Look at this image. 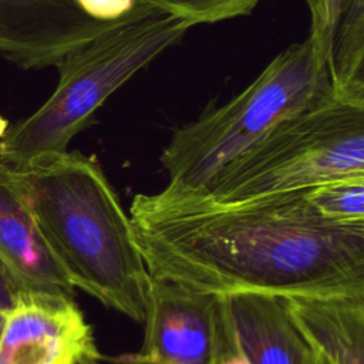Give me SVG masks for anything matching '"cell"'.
<instances>
[{"mask_svg": "<svg viewBox=\"0 0 364 364\" xmlns=\"http://www.w3.org/2000/svg\"><path fill=\"white\" fill-rule=\"evenodd\" d=\"M152 277L220 296H364V223L320 218L306 189L229 205L129 206Z\"/></svg>", "mask_w": 364, "mask_h": 364, "instance_id": "6da1fadb", "label": "cell"}, {"mask_svg": "<svg viewBox=\"0 0 364 364\" xmlns=\"http://www.w3.org/2000/svg\"><path fill=\"white\" fill-rule=\"evenodd\" d=\"M0 176L21 196L74 287L142 323L151 274L98 161L67 151L27 166L0 162Z\"/></svg>", "mask_w": 364, "mask_h": 364, "instance_id": "7a4b0ae2", "label": "cell"}, {"mask_svg": "<svg viewBox=\"0 0 364 364\" xmlns=\"http://www.w3.org/2000/svg\"><path fill=\"white\" fill-rule=\"evenodd\" d=\"M191 27L139 0L128 16L57 63L54 92L31 115L0 131V162L27 166L67 152L98 108Z\"/></svg>", "mask_w": 364, "mask_h": 364, "instance_id": "3957f363", "label": "cell"}, {"mask_svg": "<svg viewBox=\"0 0 364 364\" xmlns=\"http://www.w3.org/2000/svg\"><path fill=\"white\" fill-rule=\"evenodd\" d=\"M327 92L326 64L307 34L279 53L237 95L173 131L159 156L168 183L151 196L178 200L200 193L280 121Z\"/></svg>", "mask_w": 364, "mask_h": 364, "instance_id": "277c9868", "label": "cell"}, {"mask_svg": "<svg viewBox=\"0 0 364 364\" xmlns=\"http://www.w3.org/2000/svg\"><path fill=\"white\" fill-rule=\"evenodd\" d=\"M364 175V102L331 92L289 115L220 169L198 195L154 205H229Z\"/></svg>", "mask_w": 364, "mask_h": 364, "instance_id": "5b68a950", "label": "cell"}, {"mask_svg": "<svg viewBox=\"0 0 364 364\" xmlns=\"http://www.w3.org/2000/svg\"><path fill=\"white\" fill-rule=\"evenodd\" d=\"M144 341L118 364H218L240 351L228 296L149 277Z\"/></svg>", "mask_w": 364, "mask_h": 364, "instance_id": "8992f818", "label": "cell"}, {"mask_svg": "<svg viewBox=\"0 0 364 364\" xmlns=\"http://www.w3.org/2000/svg\"><path fill=\"white\" fill-rule=\"evenodd\" d=\"M92 327L71 294L17 290L3 311L0 364H100Z\"/></svg>", "mask_w": 364, "mask_h": 364, "instance_id": "52a82bcc", "label": "cell"}, {"mask_svg": "<svg viewBox=\"0 0 364 364\" xmlns=\"http://www.w3.org/2000/svg\"><path fill=\"white\" fill-rule=\"evenodd\" d=\"M115 23L91 18L74 0H0V55L24 70L57 65Z\"/></svg>", "mask_w": 364, "mask_h": 364, "instance_id": "ba28073f", "label": "cell"}, {"mask_svg": "<svg viewBox=\"0 0 364 364\" xmlns=\"http://www.w3.org/2000/svg\"><path fill=\"white\" fill-rule=\"evenodd\" d=\"M0 266L17 290L61 291L74 284L21 196L0 176Z\"/></svg>", "mask_w": 364, "mask_h": 364, "instance_id": "9c48e42d", "label": "cell"}, {"mask_svg": "<svg viewBox=\"0 0 364 364\" xmlns=\"http://www.w3.org/2000/svg\"><path fill=\"white\" fill-rule=\"evenodd\" d=\"M236 341L249 364H313L314 351L293 323L283 296H228Z\"/></svg>", "mask_w": 364, "mask_h": 364, "instance_id": "30bf717a", "label": "cell"}, {"mask_svg": "<svg viewBox=\"0 0 364 364\" xmlns=\"http://www.w3.org/2000/svg\"><path fill=\"white\" fill-rule=\"evenodd\" d=\"M287 311L311 350L328 364H364V296H284Z\"/></svg>", "mask_w": 364, "mask_h": 364, "instance_id": "8fae6325", "label": "cell"}, {"mask_svg": "<svg viewBox=\"0 0 364 364\" xmlns=\"http://www.w3.org/2000/svg\"><path fill=\"white\" fill-rule=\"evenodd\" d=\"M326 68L334 97L364 102V0H344Z\"/></svg>", "mask_w": 364, "mask_h": 364, "instance_id": "7c38bea8", "label": "cell"}, {"mask_svg": "<svg viewBox=\"0 0 364 364\" xmlns=\"http://www.w3.org/2000/svg\"><path fill=\"white\" fill-rule=\"evenodd\" d=\"M313 210L333 223H364V175L338 178L306 189Z\"/></svg>", "mask_w": 364, "mask_h": 364, "instance_id": "4fadbf2b", "label": "cell"}, {"mask_svg": "<svg viewBox=\"0 0 364 364\" xmlns=\"http://www.w3.org/2000/svg\"><path fill=\"white\" fill-rule=\"evenodd\" d=\"M155 9L186 20L191 26L212 24L247 16L259 0H142Z\"/></svg>", "mask_w": 364, "mask_h": 364, "instance_id": "5bb4252c", "label": "cell"}, {"mask_svg": "<svg viewBox=\"0 0 364 364\" xmlns=\"http://www.w3.org/2000/svg\"><path fill=\"white\" fill-rule=\"evenodd\" d=\"M77 6L91 18L114 23L128 16L139 0H74Z\"/></svg>", "mask_w": 364, "mask_h": 364, "instance_id": "9a60e30c", "label": "cell"}, {"mask_svg": "<svg viewBox=\"0 0 364 364\" xmlns=\"http://www.w3.org/2000/svg\"><path fill=\"white\" fill-rule=\"evenodd\" d=\"M309 11H310V30L320 60L327 64V44H326V33H327V21H328V0H304Z\"/></svg>", "mask_w": 364, "mask_h": 364, "instance_id": "2e32d148", "label": "cell"}, {"mask_svg": "<svg viewBox=\"0 0 364 364\" xmlns=\"http://www.w3.org/2000/svg\"><path fill=\"white\" fill-rule=\"evenodd\" d=\"M16 291L17 289L0 266V313L6 311L11 306Z\"/></svg>", "mask_w": 364, "mask_h": 364, "instance_id": "e0dca14e", "label": "cell"}, {"mask_svg": "<svg viewBox=\"0 0 364 364\" xmlns=\"http://www.w3.org/2000/svg\"><path fill=\"white\" fill-rule=\"evenodd\" d=\"M343 3H344V0H328V21H327V33H326L327 54L330 53V44H331V37H333L336 20H337V16H338V11H340Z\"/></svg>", "mask_w": 364, "mask_h": 364, "instance_id": "ac0fdd59", "label": "cell"}, {"mask_svg": "<svg viewBox=\"0 0 364 364\" xmlns=\"http://www.w3.org/2000/svg\"><path fill=\"white\" fill-rule=\"evenodd\" d=\"M218 364H249V361L246 360V357L243 355V353L239 351V353H236V354H233V355H230V357L222 360V361L218 363Z\"/></svg>", "mask_w": 364, "mask_h": 364, "instance_id": "d6986e66", "label": "cell"}, {"mask_svg": "<svg viewBox=\"0 0 364 364\" xmlns=\"http://www.w3.org/2000/svg\"><path fill=\"white\" fill-rule=\"evenodd\" d=\"M313 364H328L326 360H323L320 355H317L316 353H314V360H313Z\"/></svg>", "mask_w": 364, "mask_h": 364, "instance_id": "ffe728a7", "label": "cell"}, {"mask_svg": "<svg viewBox=\"0 0 364 364\" xmlns=\"http://www.w3.org/2000/svg\"><path fill=\"white\" fill-rule=\"evenodd\" d=\"M1 323H3V313H0V327H1Z\"/></svg>", "mask_w": 364, "mask_h": 364, "instance_id": "44dd1931", "label": "cell"}]
</instances>
